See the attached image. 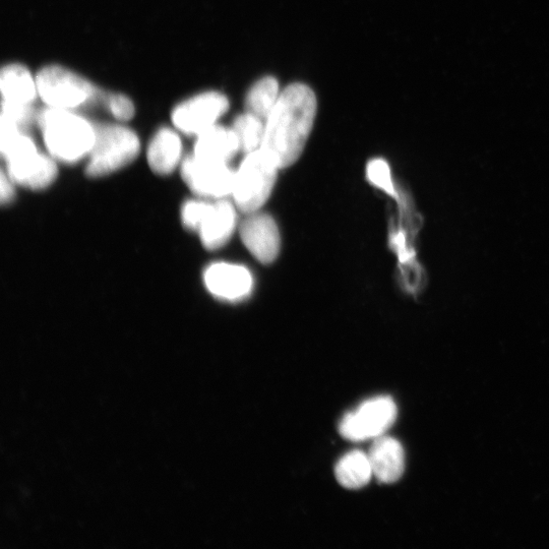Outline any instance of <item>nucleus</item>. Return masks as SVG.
<instances>
[{
	"mask_svg": "<svg viewBox=\"0 0 549 549\" xmlns=\"http://www.w3.org/2000/svg\"><path fill=\"white\" fill-rule=\"evenodd\" d=\"M316 114L317 98L309 86L295 83L281 92L265 121L261 147L276 160L279 168L289 167L297 161L310 138Z\"/></svg>",
	"mask_w": 549,
	"mask_h": 549,
	"instance_id": "nucleus-1",
	"label": "nucleus"
},
{
	"mask_svg": "<svg viewBox=\"0 0 549 549\" xmlns=\"http://www.w3.org/2000/svg\"><path fill=\"white\" fill-rule=\"evenodd\" d=\"M36 119L52 158L67 164L89 158L96 142V127L89 120L72 110L51 107Z\"/></svg>",
	"mask_w": 549,
	"mask_h": 549,
	"instance_id": "nucleus-2",
	"label": "nucleus"
},
{
	"mask_svg": "<svg viewBox=\"0 0 549 549\" xmlns=\"http://www.w3.org/2000/svg\"><path fill=\"white\" fill-rule=\"evenodd\" d=\"M279 166L276 160L260 148L249 153L235 173L232 196L244 213H254L269 199Z\"/></svg>",
	"mask_w": 549,
	"mask_h": 549,
	"instance_id": "nucleus-3",
	"label": "nucleus"
},
{
	"mask_svg": "<svg viewBox=\"0 0 549 549\" xmlns=\"http://www.w3.org/2000/svg\"><path fill=\"white\" fill-rule=\"evenodd\" d=\"M141 143L131 129L118 125L96 127V142L86 172L102 177L131 164L139 155Z\"/></svg>",
	"mask_w": 549,
	"mask_h": 549,
	"instance_id": "nucleus-4",
	"label": "nucleus"
},
{
	"mask_svg": "<svg viewBox=\"0 0 549 549\" xmlns=\"http://www.w3.org/2000/svg\"><path fill=\"white\" fill-rule=\"evenodd\" d=\"M36 81L39 97L51 108L74 111L98 96V90L88 80L59 66L43 68Z\"/></svg>",
	"mask_w": 549,
	"mask_h": 549,
	"instance_id": "nucleus-5",
	"label": "nucleus"
},
{
	"mask_svg": "<svg viewBox=\"0 0 549 549\" xmlns=\"http://www.w3.org/2000/svg\"><path fill=\"white\" fill-rule=\"evenodd\" d=\"M398 409L391 397H377L362 403L341 420L339 432L351 442L376 440L395 423Z\"/></svg>",
	"mask_w": 549,
	"mask_h": 549,
	"instance_id": "nucleus-6",
	"label": "nucleus"
},
{
	"mask_svg": "<svg viewBox=\"0 0 549 549\" xmlns=\"http://www.w3.org/2000/svg\"><path fill=\"white\" fill-rule=\"evenodd\" d=\"M228 107L229 101L225 95L202 93L180 103L172 112V122L177 131L197 137L216 126Z\"/></svg>",
	"mask_w": 549,
	"mask_h": 549,
	"instance_id": "nucleus-7",
	"label": "nucleus"
},
{
	"mask_svg": "<svg viewBox=\"0 0 549 549\" xmlns=\"http://www.w3.org/2000/svg\"><path fill=\"white\" fill-rule=\"evenodd\" d=\"M181 175L187 186L201 197L222 199L232 194L235 173L227 163L210 162L192 155L182 162Z\"/></svg>",
	"mask_w": 549,
	"mask_h": 549,
	"instance_id": "nucleus-8",
	"label": "nucleus"
},
{
	"mask_svg": "<svg viewBox=\"0 0 549 549\" xmlns=\"http://www.w3.org/2000/svg\"><path fill=\"white\" fill-rule=\"evenodd\" d=\"M55 161L34 147L6 159L7 173L16 185L35 191L44 190L57 176Z\"/></svg>",
	"mask_w": 549,
	"mask_h": 549,
	"instance_id": "nucleus-9",
	"label": "nucleus"
},
{
	"mask_svg": "<svg viewBox=\"0 0 549 549\" xmlns=\"http://www.w3.org/2000/svg\"><path fill=\"white\" fill-rule=\"evenodd\" d=\"M240 236L244 246L263 264L273 263L280 252V233L274 219L258 214L243 221Z\"/></svg>",
	"mask_w": 549,
	"mask_h": 549,
	"instance_id": "nucleus-10",
	"label": "nucleus"
},
{
	"mask_svg": "<svg viewBox=\"0 0 549 549\" xmlns=\"http://www.w3.org/2000/svg\"><path fill=\"white\" fill-rule=\"evenodd\" d=\"M204 281L213 295L230 301L247 296L253 287V277L246 268L227 263L211 265Z\"/></svg>",
	"mask_w": 549,
	"mask_h": 549,
	"instance_id": "nucleus-11",
	"label": "nucleus"
},
{
	"mask_svg": "<svg viewBox=\"0 0 549 549\" xmlns=\"http://www.w3.org/2000/svg\"><path fill=\"white\" fill-rule=\"evenodd\" d=\"M374 476L382 483L398 481L405 470V453L395 439L382 436L375 440L368 454Z\"/></svg>",
	"mask_w": 549,
	"mask_h": 549,
	"instance_id": "nucleus-12",
	"label": "nucleus"
},
{
	"mask_svg": "<svg viewBox=\"0 0 549 549\" xmlns=\"http://www.w3.org/2000/svg\"><path fill=\"white\" fill-rule=\"evenodd\" d=\"M236 226V213L233 206L226 201H219L211 208L198 231L204 247L217 250L224 246Z\"/></svg>",
	"mask_w": 549,
	"mask_h": 549,
	"instance_id": "nucleus-13",
	"label": "nucleus"
},
{
	"mask_svg": "<svg viewBox=\"0 0 549 549\" xmlns=\"http://www.w3.org/2000/svg\"><path fill=\"white\" fill-rule=\"evenodd\" d=\"M239 150L234 131L216 125L197 136L193 155L202 160L228 164Z\"/></svg>",
	"mask_w": 549,
	"mask_h": 549,
	"instance_id": "nucleus-14",
	"label": "nucleus"
},
{
	"mask_svg": "<svg viewBox=\"0 0 549 549\" xmlns=\"http://www.w3.org/2000/svg\"><path fill=\"white\" fill-rule=\"evenodd\" d=\"M182 157V143L178 134L168 128L159 130L148 148V163L159 175L172 173Z\"/></svg>",
	"mask_w": 549,
	"mask_h": 549,
	"instance_id": "nucleus-15",
	"label": "nucleus"
},
{
	"mask_svg": "<svg viewBox=\"0 0 549 549\" xmlns=\"http://www.w3.org/2000/svg\"><path fill=\"white\" fill-rule=\"evenodd\" d=\"M3 101L32 105L38 95L37 81L23 65L11 64L0 74Z\"/></svg>",
	"mask_w": 549,
	"mask_h": 549,
	"instance_id": "nucleus-16",
	"label": "nucleus"
},
{
	"mask_svg": "<svg viewBox=\"0 0 549 549\" xmlns=\"http://www.w3.org/2000/svg\"><path fill=\"white\" fill-rule=\"evenodd\" d=\"M335 474L338 482L348 490H359L374 476L369 455L361 451L346 454L337 463Z\"/></svg>",
	"mask_w": 549,
	"mask_h": 549,
	"instance_id": "nucleus-17",
	"label": "nucleus"
},
{
	"mask_svg": "<svg viewBox=\"0 0 549 549\" xmlns=\"http://www.w3.org/2000/svg\"><path fill=\"white\" fill-rule=\"evenodd\" d=\"M266 122L252 112L239 115L232 130L237 136L240 150L252 153L259 150L264 142Z\"/></svg>",
	"mask_w": 549,
	"mask_h": 549,
	"instance_id": "nucleus-18",
	"label": "nucleus"
},
{
	"mask_svg": "<svg viewBox=\"0 0 549 549\" xmlns=\"http://www.w3.org/2000/svg\"><path fill=\"white\" fill-rule=\"evenodd\" d=\"M281 95L278 81L273 77H266L258 81L250 90L247 98L249 112L266 121L275 108Z\"/></svg>",
	"mask_w": 549,
	"mask_h": 549,
	"instance_id": "nucleus-19",
	"label": "nucleus"
},
{
	"mask_svg": "<svg viewBox=\"0 0 549 549\" xmlns=\"http://www.w3.org/2000/svg\"><path fill=\"white\" fill-rule=\"evenodd\" d=\"M34 108L30 104H17L3 101L2 126L25 131L33 124Z\"/></svg>",
	"mask_w": 549,
	"mask_h": 549,
	"instance_id": "nucleus-20",
	"label": "nucleus"
},
{
	"mask_svg": "<svg viewBox=\"0 0 549 549\" xmlns=\"http://www.w3.org/2000/svg\"><path fill=\"white\" fill-rule=\"evenodd\" d=\"M211 203L204 201H189L181 208V221L188 229L199 231L210 208Z\"/></svg>",
	"mask_w": 549,
	"mask_h": 549,
	"instance_id": "nucleus-21",
	"label": "nucleus"
},
{
	"mask_svg": "<svg viewBox=\"0 0 549 549\" xmlns=\"http://www.w3.org/2000/svg\"><path fill=\"white\" fill-rule=\"evenodd\" d=\"M107 107L113 117L120 121L131 120L136 112L133 101L124 94H112L107 99Z\"/></svg>",
	"mask_w": 549,
	"mask_h": 549,
	"instance_id": "nucleus-22",
	"label": "nucleus"
},
{
	"mask_svg": "<svg viewBox=\"0 0 549 549\" xmlns=\"http://www.w3.org/2000/svg\"><path fill=\"white\" fill-rule=\"evenodd\" d=\"M368 175L370 180L390 195H393V186L388 164L383 160H374L369 164Z\"/></svg>",
	"mask_w": 549,
	"mask_h": 549,
	"instance_id": "nucleus-23",
	"label": "nucleus"
},
{
	"mask_svg": "<svg viewBox=\"0 0 549 549\" xmlns=\"http://www.w3.org/2000/svg\"><path fill=\"white\" fill-rule=\"evenodd\" d=\"M15 182L13 179L9 176L8 173L3 171L2 173V180H0V199H2V203L9 204L14 200L15 197Z\"/></svg>",
	"mask_w": 549,
	"mask_h": 549,
	"instance_id": "nucleus-24",
	"label": "nucleus"
}]
</instances>
